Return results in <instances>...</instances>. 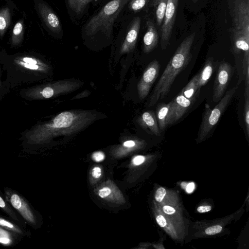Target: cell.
Returning a JSON list of instances; mask_svg holds the SVG:
<instances>
[{
  "mask_svg": "<svg viewBox=\"0 0 249 249\" xmlns=\"http://www.w3.org/2000/svg\"><path fill=\"white\" fill-rule=\"evenodd\" d=\"M213 70V58L209 57L206 60L200 72L198 73L197 86L199 90L208 82L212 75Z\"/></svg>",
  "mask_w": 249,
  "mask_h": 249,
  "instance_id": "obj_19",
  "label": "cell"
},
{
  "mask_svg": "<svg viewBox=\"0 0 249 249\" xmlns=\"http://www.w3.org/2000/svg\"><path fill=\"white\" fill-rule=\"evenodd\" d=\"M194 3H196L198 0H192Z\"/></svg>",
  "mask_w": 249,
  "mask_h": 249,
  "instance_id": "obj_42",
  "label": "cell"
},
{
  "mask_svg": "<svg viewBox=\"0 0 249 249\" xmlns=\"http://www.w3.org/2000/svg\"><path fill=\"white\" fill-rule=\"evenodd\" d=\"M166 194V190L163 187L159 188L155 193V198L159 202H161Z\"/></svg>",
  "mask_w": 249,
  "mask_h": 249,
  "instance_id": "obj_30",
  "label": "cell"
},
{
  "mask_svg": "<svg viewBox=\"0 0 249 249\" xmlns=\"http://www.w3.org/2000/svg\"><path fill=\"white\" fill-rule=\"evenodd\" d=\"M129 0H112L107 3L86 24L85 27L86 34L92 36L102 33L107 37H111L115 21Z\"/></svg>",
  "mask_w": 249,
  "mask_h": 249,
  "instance_id": "obj_3",
  "label": "cell"
},
{
  "mask_svg": "<svg viewBox=\"0 0 249 249\" xmlns=\"http://www.w3.org/2000/svg\"><path fill=\"white\" fill-rule=\"evenodd\" d=\"M0 208L10 218L12 219L15 222L24 228L26 227V222L23 219L20 218L15 212L14 209L8 203L3 195L0 191Z\"/></svg>",
  "mask_w": 249,
  "mask_h": 249,
  "instance_id": "obj_18",
  "label": "cell"
},
{
  "mask_svg": "<svg viewBox=\"0 0 249 249\" xmlns=\"http://www.w3.org/2000/svg\"><path fill=\"white\" fill-rule=\"evenodd\" d=\"M179 0H168L162 23L160 44L164 50L167 46L176 20Z\"/></svg>",
  "mask_w": 249,
  "mask_h": 249,
  "instance_id": "obj_8",
  "label": "cell"
},
{
  "mask_svg": "<svg viewBox=\"0 0 249 249\" xmlns=\"http://www.w3.org/2000/svg\"><path fill=\"white\" fill-rule=\"evenodd\" d=\"M23 26L20 21L18 22L14 26L12 36V43L14 45L18 44L23 36Z\"/></svg>",
  "mask_w": 249,
  "mask_h": 249,
  "instance_id": "obj_28",
  "label": "cell"
},
{
  "mask_svg": "<svg viewBox=\"0 0 249 249\" xmlns=\"http://www.w3.org/2000/svg\"><path fill=\"white\" fill-rule=\"evenodd\" d=\"M244 119L247 134L249 133V86H245Z\"/></svg>",
  "mask_w": 249,
  "mask_h": 249,
  "instance_id": "obj_26",
  "label": "cell"
},
{
  "mask_svg": "<svg viewBox=\"0 0 249 249\" xmlns=\"http://www.w3.org/2000/svg\"><path fill=\"white\" fill-rule=\"evenodd\" d=\"M145 160V158L142 155L135 156L132 160V163L136 166L142 164Z\"/></svg>",
  "mask_w": 249,
  "mask_h": 249,
  "instance_id": "obj_36",
  "label": "cell"
},
{
  "mask_svg": "<svg viewBox=\"0 0 249 249\" xmlns=\"http://www.w3.org/2000/svg\"><path fill=\"white\" fill-rule=\"evenodd\" d=\"M170 106V102L168 104L161 103L157 107L156 116L159 129L161 131L164 130L167 126L166 122Z\"/></svg>",
  "mask_w": 249,
  "mask_h": 249,
  "instance_id": "obj_23",
  "label": "cell"
},
{
  "mask_svg": "<svg viewBox=\"0 0 249 249\" xmlns=\"http://www.w3.org/2000/svg\"><path fill=\"white\" fill-rule=\"evenodd\" d=\"M93 0H68L71 8L76 13H82L86 6Z\"/></svg>",
  "mask_w": 249,
  "mask_h": 249,
  "instance_id": "obj_27",
  "label": "cell"
},
{
  "mask_svg": "<svg viewBox=\"0 0 249 249\" xmlns=\"http://www.w3.org/2000/svg\"><path fill=\"white\" fill-rule=\"evenodd\" d=\"M160 66L157 60L152 61L144 70L137 85V90L140 100L144 99L148 95L153 84L157 79Z\"/></svg>",
  "mask_w": 249,
  "mask_h": 249,
  "instance_id": "obj_9",
  "label": "cell"
},
{
  "mask_svg": "<svg viewBox=\"0 0 249 249\" xmlns=\"http://www.w3.org/2000/svg\"><path fill=\"white\" fill-rule=\"evenodd\" d=\"M83 85V83L81 81L60 80L30 89L25 92V95L32 99H49L71 92Z\"/></svg>",
  "mask_w": 249,
  "mask_h": 249,
  "instance_id": "obj_4",
  "label": "cell"
},
{
  "mask_svg": "<svg viewBox=\"0 0 249 249\" xmlns=\"http://www.w3.org/2000/svg\"><path fill=\"white\" fill-rule=\"evenodd\" d=\"M10 11L5 7L0 11V36H2L10 22Z\"/></svg>",
  "mask_w": 249,
  "mask_h": 249,
  "instance_id": "obj_25",
  "label": "cell"
},
{
  "mask_svg": "<svg viewBox=\"0 0 249 249\" xmlns=\"http://www.w3.org/2000/svg\"><path fill=\"white\" fill-rule=\"evenodd\" d=\"M137 142L134 140H129L124 142L122 144V146L125 148H132L136 146Z\"/></svg>",
  "mask_w": 249,
  "mask_h": 249,
  "instance_id": "obj_35",
  "label": "cell"
},
{
  "mask_svg": "<svg viewBox=\"0 0 249 249\" xmlns=\"http://www.w3.org/2000/svg\"><path fill=\"white\" fill-rule=\"evenodd\" d=\"M195 36V33L190 34L178 47L154 88L148 103L149 107L154 106L167 95L178 75L191 61V50Z\"/></svg>",
  "mask_w": 249,
  "mask_h": 249,
  "instance_id": "obj_2",
  "label": "cell"
},
{
  "mask_svg": "<svg viewBox=\"0 0 249 249\" xmlns=\"http://www.w3.org/2000/svg\"><path fill=\"white\" fill-rule=\"evenodd\" d=\"M141 19L139 17L132 20L120 48V53L123 54L132 52L135 46L138 37Z\"/></svg>",
  "mask_w": 249,
  "mask_h": 249,
  "instance_id": "obj_13",
  "label": "cell"
},
{
  "mask_svg": "<svg viewBox=\"0 0 249 249\" xmlns=\"http://www.w3.org/2000/svg\"><path fill=\"white\" fill-rule=\"evenodd\" d=\"M197 79L198 74L192 78L185 87L183 88L180 93L186 98L195 101L200 91L197 86Z\"/></svg>",
  "mask_w": 249,
  "mask_h": 249,
  "instance_id": "obj_22",
  "label": "cell"
},
{
  "mask_svg": "<svg viewBox=\"0 0 249 249\" xmlns=\"http://www.w3.org/2000/svg\"><path fill=\"white\" fill-rule=\"evenodd\" d=\"M4 190L5 198L13 208L31 227L37 228L39 223L38 215L27 199L11 188L5 187Z\"/></svg>",
  "mask_w": 249,
  "mask_h": 249,
  "instance_id": "obj_5",
  "label": "cell"
},
{
  "mask_svg": "<svg viewBox=\"0 0 249 249\" xmlns=\"http://www.w3.org/2000/svg\"><path fill=\"white\" fill-rule=\"evenodd\" d=\"M237 89V85L227 91L225 95L213 109H211L209 107H206L199 128L200 138L202 139L204 138L217 123Z\"/></svg>",
  "mask_w": 249,
  "mask_h": 249,
  "instance_id": "obj_6",
  "label": "cell"
},
{
  "mask_svg": "<svg viewBox=\"0 0 249 249\" xmlns=\"http://www.w3.org/2000/svg\"><path fill=\"white\" fill-rule=\"evenodd\" d=\"M21 237H23L0 226V244L1 245L6 247L15 245Z\"/></svg>",
  "mask_w": 249,
  "mask_h": 249,
  "instance_id": "obj_21",
  "label": "cell"
},
{
  "mask_svg": "<svg viewBox=\"0 0 249 249\" xmlns=\"http://www.w3.org/2000/svg\"><path fill=\"white\" fill-rule=\"evenodd\" d=\"M211 209L212 208L211 206H201L197 208V211L198 213H204L210 211Z\"/></svg>",
  "mask_w": 249,
  "mask_h": 249,
  "instance_id": "obj_40",
  "label": "cell"
},
{
  "mask_svg": "<svg viewBox=\"0 0 249 249\" xmlns=\"http://www.w3.org/2000/svg\"><path fill=\"white\" fill-rule=\"evenodd\" d=\"M235 29L249 36V0H235L234 6Z\"/></svg>",
  "mask_w": 249,
  "mask_h": 249,
  "instance_id": "obj_12",
  "label": "cell"
},
{
  "mask_svg": "<svg viewBox=\"0 0 249 249\" xmlns=\"http://www.w3.org/2000/svg\"><path fill=\"white\" fill-rule=\"evenodd\" d=\"M96 118L91 110H71L63 111L51 120L39 124L25 133L28 143L37 144L60 135L71 134L85 128Z\"/></svg>",
  "mask_w": 249,
  "mask_h": 249,
  "instance_id": "obj_1",
  "label": "cell"
},
{
  "mask_svg": "<svg viewBox=\"0 0 249 249\" xmlns=\"http://www.w3.org/2000/svg\"><path fill=\"white\" fill-rule=\"evenodd\" d=\"M195 188V184L193 182L190 183L188 184L186 188L187 192L188 193L192 192Z\"/></svg>",
  "mask_w": 249,
  "mask_h": 249,
  "instance_id": "obj_41",
  "label": "cell"
},
{
  "mask_svg": "<svg viewBox=\"0 0 249 249\" xmlns=\"http://www.w3.org/2000/svg\"><path fill=\"white\" fill-rule=\"evenodd\" d=\"M15 62L20 67L30 71L46 72L50 69L47 64L33 57H21L17 58Z\"/></svg>",
  "mask_w": 249,
  "mask_h": 249,
  "instance_id": "obj_16",
  "label": "cell"
},
{
  "mask_svg": "<svg viewBox=\"0 0 249 249\" xmlns=\"http://www.w3.org/2000/svg\"><path fill=\"white\" fill-rule=\"evenodd\" d=\"M91 158L95 162H101L104 160L105 155L102 151H96L92 154Z\"/></svg>",
  "mask_w": 249,
  "mask_h": 249,
  "instance_id": "obj_32",
  "label": "cell"
},
{
  "mask_svg": "<svg viewBox=\"0 0 249 249\" xmlns=\"http://www.w3.org/2000/svg\"><path fill=\"white\" fill-rule=\"evenodd\" d=\"M163 212L168 215H172L176 212V209L172 206L169 205H164L162 207Z\"/></svg>",
  "mask_w": 249,
  "mask_h": 249,
  "instance_id": "obj_37",
  "label": "cell"
},
{
  "mask_svg": "<svg viewBox=\"0 0 249 249\" xmlns=\"http://www.w3.org/2000/svg\"><path fill=\"white\" fill-rule=\"evenodd\" d=\"M233 51L236 53L243 52V72L245 86H249V36L243 31L234 29L232 31Z\"/></svg>",
  "mask_w": 249,
  "mask_h": 249,
  "instance_id": "obj_7",
  "label": "cell"
},
{
  "mask_svg": "<svg viewBox=\"0 0 249 249\" xmlns=\"http://www.w3.org/2000/svg\"><path fill=\"white\" fill-rule=\"evenodd\" d=\"M159 41L157 29L151 20L146 22V30L143 37V51L149 53L158 45Z\"/></svg>",
  "mask_w": 249,
  "mask_h": 249,
  "instance_id": "obj_15",
  "label": "cell"
},
{
  "mask_svg": "<svg viewBox=\"0 0 249 249\" xmlns=\"http://www.w3.org/2000/svg\"><path fill=\"white\" fill-rule=\"evenodd\" d=\"M222 227L220 225H214L209 227L205 230V233L208 235H214L221 231Z\"/></svg>",
  "mask_w": 249,
  "mask_h": 249,
  "instance_id": "obj_31",
  "label": "cell"
},
{
  "mask_svg": "<svg viewBox=\"0 0 249 249\" xmlns=\"http://www.w3.org/2000/svg\"><path fill=\"white\" fill-rule=\"evenodd\" d=\"M232 70L231 65L222 62L219 65L214 82L213 100L217 102L223 96L230 81Z\"/></svg>",
  "mask_w": 249,
  "mask_h": 249,
  "instance_id": "obj_10",
  "label": "cell"
},
{
  "mask_svg": "<svg viewBox=\"0 0 249 249\" xmlns=\"http://www.w3.org/2000/svg\"><path fill=\"white\" fill-rule=\"evenodd\" d=\"M38 10L43 21L52 31L56 33L62 31L61 23L58 17L50 7L45 4L40 3Z\"/></svg>",
  "mask_w": 249,
  "mask_h": 249,
  "instance_id": "obj_14",
  "label": "cell"
},
{
  "mask_svg": "<svg viewBox=\"0 0 249 249\" xmlns=\"http://www.w3.org/2000/svg\"></svg>",
  "mask_w": 249,
  "mask_h": 249,
  "instance_id": "obj_44",
  "label": "cell"
},
{
  "mask_svg": "<svg viewBox=\"0 0 249 249\" xmlns=\"http://www.w3.org/2000/svg\"><path fill=\"white\" fill-rule=\"evenodd\" d=\"M0 226L22 237L28 236L31 233L15 222L10 221L0 216Z\"/></svg>",
  "mask_w": 249,
  "mask_h": 249,
  "instance_id": "obj_20",
  "label": "cell"
},
{
  "mask_svg": "<svg viewBox=\"0 0 249 249\" xmlns=\"http://www.w3.org/2000/svg\"><path fill=\"white\" fill-rule=\"evenodd\" d=\"M158 224L161 228H165L167 225V222L165 217L161 214H158L156 217Z\"/></svg>",
  "mask_w": 249,
  "mask_h": 249,
  "instance_id": "obj_34",
  "label": "cell"
},
{
  "mask_svg": "<svg viewBox=\"0 0 249 249\" xmlns=\"http://www.w3.org/2000/svg\"><path fill=\"white\" fill-rule=\"evenodd\" d=\"M194 102L179 93L170 102L166 122V125L174 124L180 119Z\"/></svg>",
  "mask_w": 249,
  "mask_h": 249,
  "instance_id": "obj_11",
  "label": "cell"
},
{
  "mask_svg": "<svg viewBox=\"0 0 249 249\" xmlns=\"http://www.w3.org/2000/svg\"><path fill=\"white\" fill-rule=\"evenodd\" d=\"M90 93V92H89V91L87 90H85L83 92L77 94L76 96L73 97L71 99L74 100V99H80L81 98H83V97L89 96V95Z\"/></svg>",
  "mask_w": 249,
  "mask_h": 249,
  "instance_id": "obj_39",
  "label": "cell"
},
{
  "mask_svg": "<svg viewBox=\"0 0 249 249\" xmlns=\"http://www.w3.org/2000/svg\"><path fill=\"white\" fill-rule=\"evenodd\" d=\"M148 1L149 0H130L128 6L131 11L138 12L145 6Z\"/></svg>",
  "mask_w": 249,
  "mask_h": 249,
  "instance_id": "obj_29",
  "label": "cell"
},
{
  "mask_svg": "<svg viewBox=\"0 0 249 249\" xmlns=\"http://www.w3.org/2000/svg\"><path fill=\"white\" fill-rule=\"evenodd\" d=\"M0 89H1V83H0Z\"/></svg>",
  "mask_w": 249,
  "mask_h": 249,
  "instance_id": "obj_43",
  "label": "cell"
},
{
  "mask_svg": "<svg viewBox=\"0 0 249 249\" xmlns=\"http://www.w3.org/2000/svg\"><path fill=\"white\" fill-rule=\"evenodd\" d=\"M138 123L142 127L148 128L154 134H160L156 116L153 111L144 112L138 118Z\"/></svg>",
  "mask_w": 249,
  "mask_h": 249,
  "instance_id": "obj_17",
  "label": "cell"
},
{
  "mask_svg": "<svg viewBox=\"0 0 249 249\" xmlns=\"http://www.w3.org/2000/svg\"><path fill=\"white\" fill-rule=\"evenodd\" d=\"M112 190L108 187H104L98 191V196L102 198L108 196L111 193Z\"/></svg>",
  "mask_w": 249,
  "mask_h": 249,
  "instance_id": "obj_33",
  "label": "cell"
},
{
  "mask_svg": "<svg viewBox=\"0 0 249 249\" xmlns=\"http://www.w3.org/2000/svg\"><path fill=\"white\" fill-rule=\"evenodd\" d=\"M168 0H152L151 5L155 10L156 22L160 26L162 24Z\"/></svg>",
  "mask_w": 249,
  "mask_h": 249,
  "instance_id": "obj_24",
  "label": "cell"
},
{
  "mask_svg": "<svg viewBox=\"0 0 249 249\" xmlns=\"http://www.w3.org/2000/svg\"><path fill=\"white\" fill-rule=\"evenodd\" d=\"M102 174V170L101 168L96 166L94 167L91 171V175L95 178H99Z\"/></svg>",
  "mask_w": 249,
  "mask_h": 249,
  "instance_id": "obj_38",
  "label": "cell"
}]
</instances>
